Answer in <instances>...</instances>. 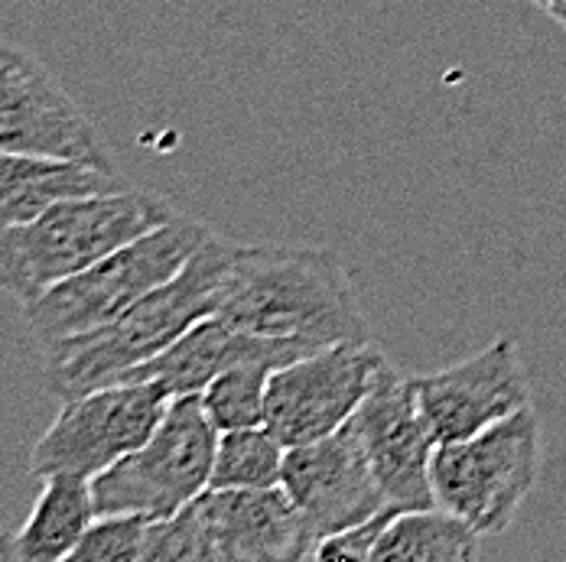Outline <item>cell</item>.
<instances>
[{
	"instance_id": "obj_6",
	"label": "cell",
	"mask_w": 566,
	"mask_h": 562,
	"mask_svg": "<svg viewBox=\"0 0 566 562\" xmlns=\"http://www.w3.org/2000/svg\"><path fill=\"white\" fill-rule=\"evenodd\" d=\"M544 465L541 420L534 406L433 452V501L462 517L475 533H505Z\"/></svg>"
},
{
	"instance_id": "obj_18",
	"label": "cell",
	"mask_w": 566,
	"mask_h": 562,
	"mask_svg": "<svg viewBox=\"0 0 566 562\" xmlns=\"http://www.w3.org/2000/svg\"><path fill=\"white\" fill-rule=\"evenodd\" d=\"M286 446L261 423L219 433L209 488H277L283 478Z\"/></svg>"
},
{
	"instance_id": "obj_19",
	"label": "cell",
	"mask_w": 566,
	"mask_h": 562,
	"mask_svg": "<svg viewBox=\"0 0 566 562\" xmlns=\"http://www.w3.org/2000/svg\"><path fill=\"white\" fill-rule=\"evenodd\" d=\"M281 364H274L268 358L238 361L199 394L209 420L216 423L219 433L264 423V416H268V384H271V374Z\"/></svg>"
},
{
	"instance_id": "obj_5",
	"label": "cell",
	"mask_w": 566,
	"mask_h": 562,
	"mask_svg": "<svg viewBox=\"0 0 566 562\" xmlns=\"http://www.w3.org/2000/svg\"><path fill=\"white\" fill-rule=\"evenodd\" d=\"M303 513L277 488H206L167 520H154L147 562L313 560Z\"/></svg>"
},
{
	"instance_id": "obj_1",
	"label": "cell",
	"mask_w": 566,
	"mask_h": 562,
	"mask_svg": "<svg viewBox=\"0 0 566 562\" xmlns=\"http://www.w3.org/2000/svg\"><path fill=\"white\" fill-rule=\"evenodd\" d=\"M219 316L244 332L310 348L371 341L355 286L333 247L238 244Z\"/></svg>"
},
{
	"instance_id": "obj_10",
	"label": "cell",
	"mask_w": 566,
	"mask_h": 562,
	"mask_svg": "<svg viewBox=\"0 0 566 562\" xmlns=\"http://www.w3.org/2000/svg\"><path fill=\"white\" fill-rule=\"evenodd\" d=\"M385 361L375 341H342L283 364L268 384L264 426L286 449L336 433L355 416Z\"/></svg>"
},
{
	"instance_id": "obj_3",
	"label": "cell",
	"mask_w": 566,
	"mask_h": 562,
	"mask_svg": "<svg viewBox=\"0 0 566 562\" xmlns=\"http://www.w3.org/2000/svg\"><path fill=\"white\" fill-rule=\"evenodd\" d=\"M172 215L164 195L130 185L59 199L33 222L0 227V289L30 306Z\"/></svg>"
},
{
	"instance_id": "obj_23",
	"label": "cell",
	"mask_w": 566,
	"mask_h": 562,
	"mask_svg": "<svg viewBox=\"0 0 566 562\" xmlns=\"http://www.w3.org/2000/svg\"><path fill=\"white\" fill-rule=\"evenodd\" d=\"M554 20H557V23H560V26H564V30H566V13H560V17H554Z\"/></svg>"
},
{
	"instance_id": "obj_12",
	"label": "cell",
	"mask_w": 566,
	"mask_h": 562,
	"mask_svg": "<svg viewBox=\"0 0 566 562\" xmlns=\"http://www.w3.org/2000/svg\"><path fill=\"white\" fill-rule=\"evenodd\" d=\"M352 423L365 443L388 505L400 510L437 505L430 468L440 443L423 416L413 378H403L391 358L378 371Z\"/></svg>"
},
{
	"instance_id": "obj_17",
	"label": "cell",
	"mask_w": 566,
	"mask_h": 562,
	"mask_svg": "<svg viewBox=\"0 0 566 562\" xmlns=\"http://www.w3.org/2000/svg\"><path fill=\"white\" fill-rule=\"evenodd\" d=\"M482 553V533L447 507H410L388 520L371 562H469Z\"/></svg>"
},
{
	"instance_id": "obj_14",
	"label": "cell",
	"mask_w": 566,
	"mask_h": 562,
	"mask_svg": "<svg viewBox=\"0 0 566 562\" xmlns=\"http://www.w3.org/2000/svg\"><path fill=\"white\" fill-rule=\"evenodd\" d=\"M319 348L300 344V341H283V338H264L254 332L238 329L226 316L212 312L199 319L186 336H179L170 348L154 354L150 361L117 374L112 384H134V381H157L172 396L202 394L222 371H228L238 361L251 358H268L274 364H290L303 354H313ZM105 388V384H102Z\"/></svg>"
},
{
	"instance_id": "obj_9",
	"label": "cell",
	"mask_w": 566,
	"mask_h": 562,
	"mask_svg": "<svg viewBox=\"0 0 566 562\" xmlns=\"http://www.w3.org/2000/svg\"><path fill=\"white\" fill-rule=\"evenodd\" d=\"M0 150L114 169L95 120L75 105L56 75L23 46L0 36Z\"/></svg>"
},
{
	"instance_id": "obj_22",
	"label": "cell",
	"mask_w": 566,
	"mask_h": 562,
	"mask_svg": "<svg viewBox=\"0 0 566 562\" xmlns=\"http://www.w3.org/2000/svg\"><path fill=\"white\" fill-rule=\"evenodd\" d=\"M531 7H537V10H544L547 17H560L566 13V0H527Z\"/></svg>"
},
{
	"instance_id": "obj_13",
	"label": "cell",
	"mask_w": 566,
	"mask_h": 562,
	"mask_svg": "<svg viewBox=\"0 0 566 562\" xmlns=\"http://www.w3.org/2000/svg\"><path fill=\"white\" fill-rule=\"evenodd\" d=\"M413 384L437 443L469 439L531 406L524 358L511 338H499L443 371L413 378Z\"/></svg>"
},
{
	"instance_id": "obj_20",
	"label": "cell",
	"mask_w": 566,
	"mask_h": 562,
	"mask_svg": "<svg viewBox=\"0 0 566 562\" xmlns=\"http://www.w3.org/2000/svg\"><path fill=\"white\" fill-rule=\"evenodd\" d=\"M150 527L137 513H98L69 562H147Z\"/></svg>"
},
{
	"instance_id": "obj_8",
	"label": "cell",
	"mask_w": 566,
	"mask_h": 562,
	"mask_svg": "<svg viewBox=\"0 0 566 562\" xmlns=\"http://www.w3.org/2000/svg\"><path fill=\"white\" fill-rule=\"evenodd\" d=\"M170 400V391L157 381L105 384L65 396L56 420L30 452V475H78L92 481L154 436Z\"/></svg>"
},
{
	"instance_id": "obj_4",
	"label": "cell",
	"mask_w": 566,
	"mask_h": 562,
	"mask_svg": "<svg viewBox=\"0 0 566 562\" xmlns=\"http://www.w3.org/2000/svg\"><path fill=\"white\" fill-rule=\"evenodd\" d=\"M212 234L216 231L206 222L176 212L167 225L134 237L88 271L69 277L43 293L36 303L23 306L30 332L50 348L56 341L108 326L150 289L172 280Z\"/></svg>"
},
{
	"instance_id": "obj_21",
	"label": "cell",
	"mask_w": 566,
	"mask_h": 562,
	"mask_svg": "<svg viewBox=\"0 0 566 562\" xmlns=\"http://www.w3.org/2000/svg\"><path fill=\"white\" fill-rule=\"evenodd\" d=\"M397 510H400V507H388V510H381V513H375V517H368V520H361V523H352V527H345L339 533L319 540V547L313 550V560L371 562L375 560V547H378V540H381L388 520L395 517Z\"/></svg>"
},
{
	"instance_id": "obj_7",
	"label": "cell",
	"mask_w": 566,
	"mask_h": 562,
	"mask_svg": "<svg viewBox=\"0 0 566 562\" xmlns=\"http://www.w3.org/2000/svg\"><path fill=\"white\" fill-rule=\"evenodd\" d=\"M216 446L219 430L209 420L202 396H172L154 436L92 478L98 513L167 520L209 488Z\"/></svg>"
},
{
	"instance_id": "obj_11",
	"label": "cell",
	"mask_w": 566,
	"mask_h": 562,
	"mask_svg": "<svg viewBox=\"0 0 566 562\" xmlns=\"http://www.w3.org/2000/svg\"><path fill=\"white\" fill-rule=\"evenodd\" d=\"M281 488L303 513L316 547L345 527L395 507L388 505L378 485L371 458L352 420L316 443L290 446Z\"/></svg>"
},
{
	"instance_id": "obj_15",
	"label": "cell",
	"mask_w": 566,
	"mask_h": 562,
	"mask_svg": "<svg viewBox=\"0 0 566 562\" xmlns=\"http://www.w3.org/2000/svg\"><path fill=\"white\" fill-rule=\"evenodd\" d=\"M43 495L10 537H0V560L59 562L72 560L85 530L98 517L95 491L88 478L78 475H50L43 478Z\"/></svg>"
},
{
	"instance_id": "obj_16",
	"label": "cell",
	"mask_w": 566,
	"mask_h": 562,
	"mask_svg": "<svg viewBox=\"0 0 566 562\" xmlns=\"http://www.w3.org/2000/svg\"><path fill=\"white\" fill-rule=\"evenodd\" d=\"M127 182L117 169L69 163V160H36L0 150V227L33 222L59 199L114 192Z\"/></svg>"
},
{
	"instance_id": "obj_2",
	"label": "cell",
	"mask_w": 566,
	"mask_h": 562,
	"mask_svg": "<svg viewBox=\"0 0 566 562\" xmlns=\"http://www.w3.org/2000/svg\"><path fill=\"white\" fill-rule=\"evenodd\" d=\"M234 251L238 244L216 231L182 264V271L172 280L150 289L114 322L95 332L50 344V361H46L50 391L59 400H65L112 384L117 374L170 348L199 319L219 312Z\"/></svg>"
}]
</instances>
